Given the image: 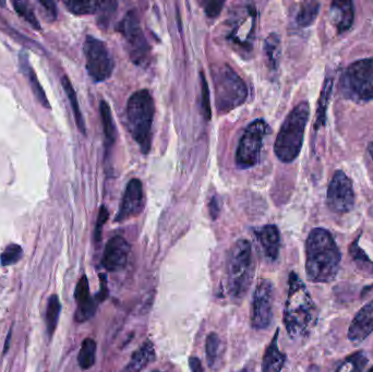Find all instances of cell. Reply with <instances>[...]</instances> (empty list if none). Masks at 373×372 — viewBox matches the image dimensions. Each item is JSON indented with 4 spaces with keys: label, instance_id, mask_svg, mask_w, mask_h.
<instances>
[{
    "label": "cell",
    "instance_id": "9a60e30c",
    "mask_svg": "<svg viewBox=\"0 0 373 372\" xmlns=\"http://www.w3.org/2000/svg\"><path fill=\"white\" fill-rule=\"evenodd\" d=\"M373 333V299L365 304L352 319L347 336L351 343H361Z\"/></svg>",
    "mask_w": 373,
    "mask_h": 372
},
{
    "label": "cell",
    "instance_id": "7c38bea8",
    "mask_svg": "<svg viewBox=\"0 0 373 372\" xmlns=\"http://www.w3.org/2000/svg\"><path fill=\"white\" fill-rule=\"evenodd\" d=\"M327 203L331 211L338 214H344L354 208V188L344 171L337 170L332 178L328 189Z\"/></svg>",
    "mask_w": 373,
    "mask_h": 372
},
{
    "label": "cell",
    "instance_id": "7dc6e473",
    "mask_svg": "<svg viewBox=\"0 0 373 372\" xmlns=\"http://www.w3.org/2000/svg\"><path fill=\"white\" fill-rule=\"evenodd\" d=\"M369 151H370V154H371V156L373 158V143H371L370 146H369Z\"/></svg>",
    "mask_w": 373,
    "mask_h": 372
},
{
    "label": "cell",
    "instance_id": "8992f818",
    "mask_svg": "<svg viewBox=\"0 0 373 372\" xmlns=\"http://www.w3.org/2000/svg\"><path fill=\"white\" fill-rule=\"evenodd\" d=\"M215 105L219 114L241 106L248 99V87L240 75L227 64L212 67Z\"/></svg>",
    "mask_w": 373,
    "mask_h": 372
},
{
    "label": "cell",
    "instance_id": "4316f807",
    "mask_svg": "<svg viewBox=\"0 0 373 372\" xmlns=\"http://www.w3.org/2000/svg\"><path fill=\"white\" fill-rule=\"evenodd\" d=\"M264 51L267 57L268 66L275 71L278 67L281 58V38L277 34H269L264 43Z\"/></svg>",
    "mask_w": 373,
    "mask_h": 372
},
{
    "label": "cell",
    "instance_id": "d6986e66",
    "mask_svg": "<svg viewBox=\"0 0 373 372\" xmlns=\"http://www.w3.org/2000/svg\"><path fill=\"white\" fill-rule=\"evenodd\" d=\"M331 22L335 25L338 33H344L350 29L354 22L355 10L351 2L336 0L331 5L330 8Z\"/></svg>",
    "mask_w": 373,
    "mask_h": 372
},
{
    "label": "cell",
    "instance_id": "b9f144b4",
    "mask_svg": "<svg viewBox=\"0 0 373 372\" xmlns=\"http://www.w3.org/2000/svg\"><path fill=\"white\" fill-rule=\"evenodd\" d=\"M216 204H217L216 199L215 198L212 199L211 205H210V212H211V215H212L213 219H216L218 213H219V206L216 205Z\"/></svg>",
    "mask_w": 373,
    "mask_h": 372
},
{
    "label": "cell",
    "instance_id": "c3c4849f",
    "mask_svg": "<svg viewBox=\"0 0 373 372\" xmlns=\"http://www.w3.org/2000/svg\"><path fill=\"white\" fill-rule=\"evenodd\" d=\"M368 372H373V367H371V368L368 370Z\"/></svg>",
    "mask_w": 373,
    "mask_h": 372
},
{
    "label": "cell",
    "instance_id": "ba28073f",
    "mask_svg": "<svg viewBox=\"0 0 373 372\" xmlns=\"http://www.w3.org/2000/svg\"><path fill=\"white\" fill-rule=\"evenodd\" d=\"M117 30L121 33L124 39L131 61L137 67H147L151 59V47L144 35L136 13L129 11L118 24Z\"/></svg>",
    "mask_w": 373,
    "mask_h": 372
},
{
    "label": "cell",
    "instance_id": "52a82bcc",
    "mask_svg": "<svg viewBox=\"0 0 373 372\" xmlns=\"http://www.w3.org/2000/svg\"><path fill=\"white\" fill-rule=\"evenodd\" d=\"M342 91L347 99L356 102L373 100V58L352 63L342 77Z\"/></svg>",
    "mask_w": 373,
    "mask_h": 372
},
{
    "label": "cell",
    "instance_id": "836d02e7",
    "mask_svg": "<svg viewBox=\"0 0 373 372\" xmlns=\"http://www.w3.org/2000/svg\"><path fill=\"white\" fill-rule=\"evenodd\" d=\"M13 7H15V10L19 13V15L21 17H23L26 21L34 27V29H37V30L40 29V24L35 16V13L33 12V10L30 8L29 6L24 3L17 2V3H13Z\"/></svg>",
    "mask_w": 373,
    "mask_h": 372
},
{
    "label": "cell",
    "instance_id": "7a4b0ae2",
    "mask_svg": "<svg viewBox=\"0 0 373 372\" xmlns=\"http://www.w3.org/2000/svg\"><path fill=\"white\" fill-rule=\"evenodd\" d=\"M342 253L331 232L324 228L310 231L306 241V275L312 283H331L340 271Z\"/></svg>",
    "mask_w": 373,
    "mask_h": 372
},
{
    "label": "cell",
    "instance_id": "83f0119b",
    "mask_svg": "<svg viewBox=\"0 0 373 372\" xmlns=\"http://www.w3.org/2000/svg\"><path fill=\"white\" fill-rule=\"evenodd\" d=\"M105 2H65L67 9L75 16H87L95 15L102 11Z\"/></svg>",
    "mask_w": 373,
    "mask_h": 372
},
{
    "label": "cell",
    "instance_id": "ffe728a7",
    "mask_svg": "<svg viewBox=\"0 0 373 372\" xmlns=\"http://www.w3.org/2000/svg\"><path fill=\"white\" fill-rule=\"evenodd\" d=\"M278 335L279 329L275 331V334L271 343L268 344L267 348L265 349L261 364L262 372H281L285 366L286 355L279 350Z\"/></svg>",
    "mask_w": 373,
    "mask_h": 372
},
{
    "label": "cell",
    "instance_id": "bcb514c9",
    "mask_svg": "<svg viewBox=\"0 0 373 372\" xmlns=\"http://www.w3.org/2000/svg\"><path fill=\"white\" fill-rule=\"evenodd\" d=\"M239 372H252V370L250 369V367H248V366H247L246 368H244L243 370H240Z\"/></svg>",
    "mask_w": 373,
    "mask_h": 372
},
{
    "label": "cell",
    "instance_id": "9c48e42d",
    "mask_svg": "<svg viewBox=\"0 0 373 372\" xmlns=\"http://www.w3.org/2000/svg\"><path fill=\"white\" fill-rule=\"evenodd\" d=\"M268 132L269 128L264 119H255L246 128L236 151V164L240 169L252 168L259 163Z\"/></svg>",
    "mask_w": 373,
    "mask_h": 372
},
{
    "label": "cell",
    "instance_id": "d4e9b609",
    "mask_svg": "<svg viewBox=\"0 0 373 372\" xmlns=\"http://www.w3.org/2000/svg\"><path fill=\"white\" fill-rule=\"evenodd\" d=\"M368 362L369 359L364 351L358 350L345 358L340 366L336 368L335 372H362L367 367Z\"/></svg>",
    "mask_w": 373,
    "mask_h": 372
},
{
    "label": "cell",
    "instance_id": "5b68a950",
    "mask_svg": "<svg viewBox=\"0 0 373 372\" xmlns=\"http://www.w3.org/2000/svg\"><path fill=\"white\" fill-rule=\"evenodd\" d=\"M309 116V104L307 102H301L283 122L274 143L275 155L281 162L292 163L298 157L302 149Z\"/></svg>",
    "mask_w": 373,
    "mask_h": 372
},
{
    "label": "cell",
    "instance_id": "60d3db41",
    "mask_svg": "<svg viewBox=\"0 0 373 372\" xmlns=\"http://www.w3.org/2000/svg\"><path fill=\"white\" fill-rule=\"evenodd\" d=\"M189 367L191 372H204L202 362L198 357H190Z\"/></svg>",
    "mask_w": 373,
    "mask_h": 372
},
{
    "label": "cell",
    "instance_id": "30bf717a",
    "mask_svg": "<svg viewBox=\"0 0 373 372\" xmlns=\"http://www.w3.org/2000/svg\"><path fill=\"white\" fill-rule=\"evenodd\" d=\"M83 52L86 59L87 73L93 81L103 82L109 79L115 65L105 43L92 35H87L83 45Z\"/></svg>",
    "mask_w": 373,
    "mask_h": 372
},
{
    "label": "cell",
    "instance_id": "f35d334b",
    "mask_svg": "<svg viewBox=\"0 0 373 372\" xmlns=\"http://www.w3.org/2000/svg\"><path fill=\"white\" fill-rule=\"evenodd\" d=\"M101 291L100 293L98 294V296H96V300H98V302H102L105 300L107 297H108V288H107V280H106V276L105 274H101Z\"/></svg>",
    "mask_w": 373,
    "mask_h": 372
},
{
    "label": "cell",
    "instance_id": "603a6c76",
    "mask_svg": "<svg viewBox=\"0 0 373 372\" xmlns=\"http://www.w3.org/2000/svg\"><path fill=\"white\" fill-rule=\"evenodd\" d=\"M100 113H101V119L103 123V130H104V135H105V142H106V148L107 150L114 146L116 141V126L113 118L112 109H110L108 103L105 101H101L100 104Z\"/></svg>",
    "mask_w": 373,
    "mask_h": 372
},
{
    "label": "cell",
    "instance_id": "f546056e",
    "mask_svg": "<svg viewBox=\"0 0 373 372\" xmlns=\"http://www.w3.org/2000/svg\"><path fill=\"white\" fill-rule=\"evenodd\" d=\"M220 345H222V342H220L217 333L211 332L207 334L205 340V354L206 361L210 369L215 368V364L217 363V359L219 357Z\"/></svg>",
    "mask_w": 373,
    "mask_h": 372
},
{
    "label": "cell",
    "instance_id": "f1b7e54d",
    "mask_svg": "<svg viewBox=\"0 0 373 372\" xmlns=\"http://www.w3.org/2000/svg\"><path fill=\"white\" fill-rule=\"evenodd\" d=\"M61 310V305L57 295H53L48 299V305L46 310V326L48 335L53 336L55 330L58 324V319Z\"/></svg>",
    "mask_w": 373,
    "mask_h": 372
},
{
    "label": "cell",
    "instance_id": "e575fe53",
    "mask_svg": "<svg viewBox=\"0 0 373 372\" xmlns=\"http://www.w3.org/2000/svg\"><path fill=\"white\" fill-rule=\"evenodd\" d=\"M201 105H202V110H203V115L206 118V120L211 119V101H210V91H209V85H207L206 79L203 75V73H201Z\"/></svg>",
    "mask_w": 373,
    "mask_h": 372
},
{
    "label": "cell",
    "instance_id": "2e32d148",
    "mask_svg": "<svg viewBox=\"0 0 373 372\" xmlns=\"http://www.w3.org/2000/svg\"><path fill=\"white\" fill-rule=\"evenodd\" d=\"M75 300H77V311H75V320L78 322H85L89 320L95 314L98 309V300L94 299L89 294L88 280L86 275L79 280L74 293Z\"/></svg>",
    "mask_w": 373,
    "mask_h": 372
},
{
    "label": "cell",
    "instance_id": "8d00e7d4",
    "mask_svg": "<svg viewBox=\"0 0 373 372\" xmlns=\"http://www.w3.org/2000/svg\"><path fill=\"white\" fill-rule=\"evenodd\" d=\"M108 211L106 210L105 206H101L100 212H99V217H98V222H96V227H95V232H94V238L96 243H99L102 239V229L103 226L107 222L108 219Z\"/></svg>",
    "mask_w": 373,
    "mask_h": 372
},
{
    "label": "cell",
    "instance_id": "4dcf8cb0",
    "mask_svg": "<svg viewBox=\"0 0 373 372\" xmlns=\"http://www.w3.org/2000/svg\"><path fill=\"white\" fill-rule=\"evenodd\" d=\"M319 8L320 4L315 2H308L302 4L296 17L297 24L301 27L310 26L314 22L317 13H319Z\"/></svg>",
    "mask_w": 373,
    "mask_h": 372
},
{
    "label": "cell",
    "instance_id": "cb8c5ba5",
    "mask_svg": "<svg viewBox=\"0 0 373 372\" xmlns=\"http://www.w3.org/2000/svg\"><path fill=\"white\" fill-rule=\"evenodd\" d=\"M61 84H62V87H64L65 92L68 96L69 102H70V104H71L73 114H74L75 123H77V127L80 130L81 133L85 134V131H86L85 122H84V118H83V115H82V112H81L80 106H79L77 93H75L74 88L72 86V83L70 82V80H69V78L67 77V75H64V77H62Z\"/></svg>",
    "mask_w": 373,
    "mask_h": 372
},
{
    "label": "cell",
    "instance_id": "d6a6232c",
    "mask_svg": "<svg viewBox=\"0 0 373 372\" xmlns=\"http://www.w3.org/2000/svg\"><path fill=\"white\" fill-rule=\"evenodd\" d=\"M22 248L17 244H11L7 246L4 252L0 254V262H2L4 266L12 265L18 262L21 257H22Z\"/></svg>",
    "mask_w": 373,
    "mask_h": 372
},
{
    "label": "cell",
    "instance_id": "4fadbf2b",
    "mask_svg": "<svg viewBox=\"0 0 373 372\" xmlns=\"http://www.w3.org/2000/svg\"><path fill=\"white\" fill-rule=\"evenodd\" d=\"M144 209V192L141 180L136 178L128 182L121 200L119 211L115 222L122 223L132 217L139 216Z\"/></svg>",
    "mask_w": 373,
    "mask_h": 372
},
{
    "label": "cell",
    "instance_id": "f6af8a7d",
    "mask_svg": "<svg viewBox=\"0 0 373 372\" xmlns=\"http://www.w3.org/2000/svg\"><path fill=\"white\" fill-rule=\"evenodd\" d=\"M307 372H319V368H317L316 366H311V367L307 370Z\"/></svg>",
    "mask_w": 373,
    "mask_h": 372
},
{
    "label": "cell",
    "instance_id": "484cf974",
    "mask_svg": "<svg viewBox=\"0 0 373 372\" xmlns=\"http://www.w3.org/2000/svg\"><path fill=\"white\" fill-rule=\"evenodd\" d=\"M96 359V343L91 337H87L82 342V345L78 355V362L81 369H91Z\"/></svg>",
    "mask_w": 373,
    "mask_h": 372
},
{
    "label": "cell",
    "instance_id": "d590c367",
    "mask_svg": "<svg viewBox=\"0 0 373 372\" xmlns=\"http://www.w3.org/2000/svg\"><path fill=\"white\" fill-rule=\"evenodd\" d=\"M350 254L352 259H354L357 263L359 264H368L371 263V260L368 258L367 254L364 253V251L361 249L360 247L358 245V240H356L354 244L351 245L350 247Z\"/></svg>",
    "mask_w": 373,
    "mask_h": 372
},
{
    "label": "cell",
    "instance_id": "3957f363",
    "mask_svg": "<svg viewBox=\"0 0 373 372\" xmlns=\"http://www.w3.org/2000/svg\"><path fill=\"white\" fill-rule=\"evenodd\" d=\"M254 258L252 246L247 239L235 243L226 260L227 289L232 300H243L251 287L254 277Z\"/></svg>",
    "mask_w": 373,
    "mask_h": 372
},
{
    "label": "cell",
    "instance_id": "ee69618b",
    "mask_svg": "<svg viewBox=\"0 0 373 372\" xmlns=\"http://www.w3.org/2000/svg\"><path fill=\"white\" fill-rule=\"evenodd\" d=\"M10 339H11V332H9L8 334V337H7V341H6V344H5V349H4V353H7V349L9 348V342H10Z\"/></svg>",
    "mask_w": 373,
    "mask_h": 372
},
{
    "label": "cell",
    "instance_id": "681fc988",
    "mask_svg": "<svg viewBox=\"0 0 373 372\" xmlns=\"http://www.w3.org/2000/svg\"><path fill=\"white\" fill-rule=\"evenodd\" d=\"M152 372H161V371H158V370H154V371H152Z\"/></svg>",
    "mask_w": 373,
    "mask_h": 372
},
{
    "label": "cell",
    "instance_id": "8fae6325",
    "mask_svg": "<svg viewBox=\"0 0 373 372\" xmlns=\"http://www.w3.org/2000/svg\"><path fill=\"white\" fill-rule=\"evenodd\" d=\"M274 287L269 280H260L255 287L251 306V327L254 330H267L273 321Z\"/></svg>",
    "mask_w": 373,
    "mask_h": 372
},
{
    "label": "cell",
    "instance_id": "277c9868",
    "mask_svg": "<svg viewBox=\"0 0 373 372\" xmlns=\"http://www.w3.org/2000/svg\"><path fill=\"white\" fill-rule=\"evenodd\" d=\"M154 115L155 104L149 89H139L130 96L126 107L127 127L143 154H148L152 147Z\"/></svg>",
    "mask_w": 373,
    "mask_h": 372
},
{
    "label": "cell",
    "instance_id": "1f68e13d",
    "mask_svg": "<svg viewBox=\"0 0 373 372\" xmlns=\"http://www.w3.org/2000/svg\"><path fill=\"white\" fill-rule=\"evenodd\" d=\"M332 87H333V79H327L324 82V86L321 93V98L319 102V108L316 112V129L324 125L325 121V113H327V107L330 101V96L332 93Z\"/></svg>",
    "mask_w": 373,
    "mask_h": 372
},
{
    "label": "cell",
    "instance_id": "ac0fdd59",
    "mask_svg": "<svg viewBox=\"0 0 373 372\" xmlns=\"http://www.w3.org/2000/svg\"><path fill=\"white\" fill-rule=\"evenodd\" d=\"M264 256L269 261L277 260L281 250V235L277 226L265 225L255 231Z\"/></svg>",
    "mask_w": 373,
    "mask_h": 372
},
{
    "label": "cell",
    "instance_id": "5bb4252c",
    "mask_svg": "<svg viewBox=\"0 0 373 372\" xmlns=\"http://www.w3.org/2000/svg\"><path fill=\"white\" fill-rule=\"evenodd\" d=\"M131 247L126 239L121 236H114L106 244L102 265L110 273L119 272L126 267Z\"/></svg>",
    "mask_w": 373,
    "mask_h": 372
},
{
    "label": "cell",
    "instance_id": "7402d4cb",
    "mask_svg": "<svg viewBox=\"0 0 373 372\" xmlns=\"http://www.w3.org/2000/svg\"><path fill=\"white\" fill-rule=\"evenodd\" d=\"M20 67L21 70H22L23 74L26 75V78L29 79L30 85L32 87V91L34 93V95L36 96V99L38 100V102L41 104V106H44L45 108H51L50 106V102L47 100L46 93L41 87L39 81L36 77V73L34 72L33 68L31 67L30 63H29V57H27V54H25L24 52H22L20 54Z\"/></svg>",
    "mask_w": 373,
    "mask_h": 372
},
{
    "label": "cell",
    "instance_id": "e0dca14e",
    "mask_svg": "<svg viewBox=\"0 0 373 372\" xmlns=\"http://www.w3.org/2000/svg\"><path fill=\"white\" fill-rule=\"evenodd\" d=\"M246 15L243 19H239L236 26H234L229 38L238 46L248 50L251 46V38L255 29V20H257V9L254 7L248 6L246 8Z\"/></svg>",
    "mask_w": 373,
    "mask_h": 372
},
{
    "label": "cell",
    "instance_id": "44dd1931",
    "mask_svg": "<svg viewBox=\"0 0 373 372\" xmlns=\"http://www.w3.org/2000/svg\"><path fill=\"white\" fill-rule=\"evenodd\" d=\"M156 359L154 344L150 340L145 341L131 356L128 364L120 372H141Z\"/></svg>",
    "mask_w": 373,
    "mask_h": 372
},
{
    "label": "cell",
    "instance_id": "74e56055",
    "mask_svg": "<svg viewBox=\"0 0 373 372\" xmlns=\"http://www.w3.org/2000/svg\"><path fill=\"white\" fill-rule=\"evenodd\" d=\"M224 2H207L204 5L205 15L209 18H216L222 12L224 7Z\"/></svg>",
    "mask_w": 373,
    "mask_h": 372
},
{
    "label": "cell",
    "instance_id": "7bdbcfd3",
    "mask_svg": "<svg viewBox=\"0 0 373 372\" xmlns=\"http://www.w3.org/2000/svg\"><path fill=\"white\" fill-rule=\"evenodd\" d=\"M373 294V285L371 286H368L365 287L363 291H362V297H364V296H369V295H372Z\"/></svg>",
    "mask_w": 373,
    "mask_h": 372
},
{
    "label": "cell",
    "instance_id": "ab89813d",
    "mask_svg": "<svg viewBox=\"0 0 373 372\" xmlns=\"http://www.w3.org/2000/svg\"><path fill=\"white\" fill-rule=\"evenodd\" d=\"M39 4L46 9V11L48 13V17L52 18L53 20H55L57 18V8H56V5H55V3H53V2H39Z\"/></svg>",
    "mask_w": 373,
    "mask_h": 372
},
{
    "label": "cell",
    "instance_id": "6da1fadb",
    "mask_svg": "<svg viewBox=\"0 0 373 372\" xmlns=\"http://www.w3.org/2000/svg\"><path fill=\"white\" fill-rule=\"evenodd\" d=\"M319 319V311L308 287L298 274L292 272L288 278V293L284 308V324L292 340H305L312 333Z\"/></svg>",
    "mask_w": 373,
    "mask_h": 372
}]
</instances>
